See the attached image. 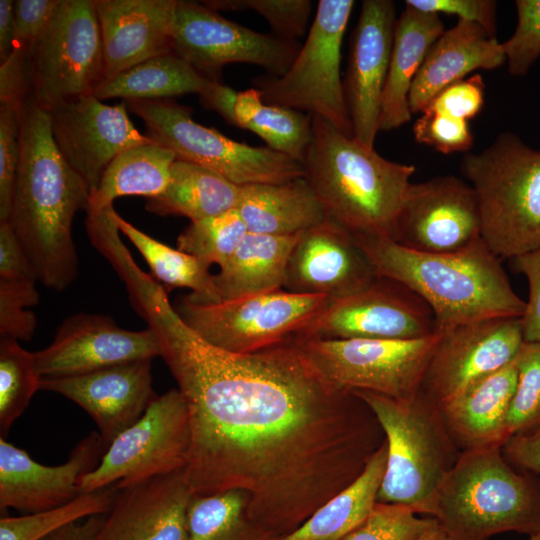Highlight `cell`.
<instances>
[{
    "label": "cell",
    "mask_w": 540,
    "mask_h": 540,
    "mask_svg": "<svg viewBox=\"0 0 540 540\" xmlns=\"http://www.w3.org/2000/svg\"><path fill=\"white\" fill-rule=\"evenodd\" d=\"M202 3L212 10H252L267 20L276 35L296 42L305 35L312 2L309 0H210Z\"/></svg>",
    "instance_id": "43"
},
{
    "label": "cell",
    "mask_w": 540,
    "mask_h": 540,
    "mask_svg": "<svg viewBox=\"0 0 540 540\" xmlns=\"http://www.w3.org/2000/svg\"><path fill=\"white\" fill-rule=\"evenodd\" d=\"M135 311L156 334L189 418L194 496L248 494V517L278 538L355 481L386 439L370 407L328 380L292 337L252 353L219 349L153 286Z\"/></svg>",
    "instance_id": "1"
},
{
    "label": "cell",
    "mask_w": 540,
    "mask_h": 540,
    "mask_svg": "<svg viewBox=\"0 0 540 540\" xmlns=\"http://www.w3.org/2000/svg\"><path fill=\"white\" fill-rule=\"evenodd\" d=\"M413 125L415 140L438 152H466L473 145L468 121L424 109Z\"/></svg>",
    "instance_id": "46"
},
{
    "label": "cell",
    "mask_w": 540,
    "mask_h": 540,
    "mask_svg": "<svg viewBox=\"0 0 540 540\" xmlns=\"http://www.w3.org/2000/svg\"><path fill=\"white\" fill-rule=\"evenodd\" d=\"M41 376L37 371L34 352L24 349L18 340L0 338V433L7 435L10 427L28 407L40 390Z\"/></svg>",
    "instance_id": "39"
},
{
    "label": "cell",
    "mask_w": 540,
    "mask_h": 540,
    "mask_svg": "<svg viewBox=\"0 0 540 540\" xmlns=\"http://www.w3.org/2000/svg\"><path fill=\"white\" fill-rule=\"evenodd\" d=\"M376 415L388 443L380 503L402 504L432 515L436 494L461 451L449 436L440 410L419 393L410 401L365 390L353 391Z\"/></svg>",
    "instance_id": "7"
},
{
    "label": "cell",
    "mask_w": 540,
    "mask_h": 540,
    "mask_svg": "<svg viewBox=\"0 0 540 540\" xmlns=\"http://www.w3.org/2000/svg\"><path fill=\"white\" fill-rule=\"evenodd\" d=\"M517 379L515 358L439 409L449 436L461 452L502 447L509 439L507 417Z\"/></svg>",
    "instance_id": "26"
},
{
    "label": "cell",
    "mask_w": 540,
    "mask_h": 540,
    "mask_svg": "<svg viewBox=\"0 0 540 540\" xmlns=\"http://www.w3.org/2000/svg\"><path fill=\"white\" fill-rule=\"evenodd\" d=\"M175 154L150 142L128 148L118 154L105 169L97 189L90 195L86 213L112 207L122 196L160 195L167 187Z\"/></svg>",
    "instance_id": "33"
},
{
    "label": "cell",
    "mask_w": 540,
    "mask_h": 540,
    "mask_svg": "<svg viewBox=\"0 0 540 540\" xmlns=\"http://www.w3.org/2000/svg\"><path fill=\"white\" fill-rule=\"evenodd\" d=\"M248 230L236 209L204 218L178 236L177 248L210 267H221L235 252Z\"/></svg>",
    "instance_id": "40"
},
{
    "label": "cell",
    "mask_w": 540,
    "mask_h": 540,
    "mask_svg": "<svg viewBox=\"0 0 540 540\" xmlns=\"http://www.w3.org/2000/svg\"><path fill=\"white\" fill-rule=\"evenodd\" d=\"M387 458L388 443L385 439L355 481L322 505L298 529L278 540H342L374 508Z\"/></svg>",
    "instance_id": "32"
},
{
    "label": "cell",
    "mask_w": 540,
    "mask_h": 540,
    "mask_svg": "<svg viewBox=\"0 0 540 540\" xmlns=\"http://www.w3.org/2000/svg\"><path fill=\"white\" fill-rule=\"evenodd\" d=\"M431 308L400 282L378 277L366 288L330 300L294 337L410 340L438 333Z\"/></svg>",
    "instance_id": "15"
},
{
    "label": "cell",
    "mask_w": 540,
    "mask_h": 540,
    "mask_svg": "<svg viewBox=\"0 0 540 540\" xmlns=\"http://www.w3.org/2000/svg\"><path fill=\"white\" fill-rule=\"evenodd\" d=\"M354 238L378 277L402 283L427 303L439 332L524 314L525 301L482 238L449 253L419 252L390 239Z\"/></svg>",
    "instance_id": "3"
},
{
    "label": "cell",
    "mask_w": 540,
    "mask_h": 540,
    "mask_svg": "<svg viewBox=\"0 0 540 540\" xmlns=\"http://www.w3.org/2000/svg\"><path fill=\"white\" fill-rule=\"evenodd\" d=\"M0 279L38 281L33 265L7 220L0 221Z\"/></svg>",
    "instance_id": "53"
},
{
    "label": "cell",
    "mask_w": 540,
    "mask_h": 540,
    "mask_svg": "<svg viewBox=\"0 0 540 540\" xmlns=\"http://www.w3.org/2000/svg\"><path fill=\"white\" fill-rule=\"evenodd\" d=\"M480 238V211L470 184L452 175L410 183L395 242L419 252L449 253Z\"/></svg>",
    "instance_id": "17"
},
{
    "label": "cell",
    "mask_w": 540,
    "mask_h": 540,
    "mask_svg": "<svg viewBox=\"0 0 540 540\" xmlns=\"http://www.w3.org/2000/svg\"><path fill=\"white\" fill-rule=\"evenodd\" d=\"M34 280L0 279V335L16 340L32 338L37 318L27 308L39 302Z\"/></svg>",
    "instance_id": "44"
},
{
    "label": "cell",
    "mask_w": 540,
    "mask_h": 540,
    "mask_svg": "<svg viewBox=\"0 0 540 540\" xmlns=\"http://www.w3.org/2000/svg\"><path fill=\"white\" fill-rule=\"evenodd\" d=\"M248 502V494L241 490L193 496L188 540H278L248 517Z\"/></svg>",
    "instance_id": "37"
},
{
    "label": "cell",
    "mask_w": 540,
    "mask_h": 540,
    "mask_svg": "<svg viewBox=\"0 0 540 540\" xmlns=\"http://www.w3.org/2000/svg\"><path fill=\"white\" fill-rule=\"evenodd\" d=\"M443 32L438 14L405 6L395 25L381 99L379 131H390L410 121L409 93L413 81L428 51Z\"/></svg>",
    "instance_id": "28"
},
{
    "label": "cell",
    "mask_w": 540,
    "mask_h": 540,
    "mask_svg": "<svg viewBox=\"0 0 540 540\" xmlns=\"http://www.w3.org/2000/svg\"><path fill=\"white\" fill-rule=\"evenodd\" d=\"M525 540H540V532L529 535L528 538Z\"/></svg>",
    "instance_id": "59"
},
{
    "label": "cell",
    "mask_w": 540,
    "mask_h": 540,
    "mask_svg": "<svg viewBox=\"0 0 540 540\" xmlns=\"http://www.w3.org/2000/svg\"><path fill=\"white\" fill-rule=\"evenodd\" d=\"M439 336L440 332L410 340L294 338L315 367L339 387L410 401L420 391Z\"/></svg>",
    "instance_id": "12"
},
{
    "label": "cell",
    "mask_w": 540,
    "mask_h": 540,
    "mask_svg": "<svg viewBox=\"0 0 540 540\" xmlns=\"http://www.w3.org/2000/svg\"><path fill=\"white\" fill-rule=\"evenodd\" d=\"M408 506L376 502L369 516L342 540H414L437 524Z\"/></svg>",
    "instance_id": "42"
},
{
    "label": "cell",
    "mask_w": 540,
    "mask_h": 540,
    "mask_svg": "<svg viewBox=\"0 0 540 540\" xmlns=\"http://www.w3.org/2000/svg\"><path fill=\"white\" fill-rule=\"evenodd\" d=\"M20 159L8 222L38 281L57 292L78 276L72 223L90 192L59 152L49 113L30 95L19 107Z\"/></svg>",
    "instance_id": "2"
},
{
    "label": "cell",
    "mask_w": 540,
    "mask_h": 540,
    "mask_svg": "<svg viewBox=\"0 0 540 540\" xmlns=\"http://www.w3.org/2000/svg\"><path fill=\"white\" fill-rule=\"evenodd\" d=\"M484 92V81L480 75L475 74L446 87L424 109L469 122L480 113L484 104Z\"/></svg>",
    "instance_id": "48"
},
{
    "label": "cell",
    "mask_w": 540,
    "mask_h": 540,
    "mask_svg": "<svg viewBox=\"0 0 540 540\" xmlns=\"http://www.w3.org/2000/svg\"><path fill=\"white\" fill-rule=\"evenodd\" d=\"M116 492L115 485H111L82 493L74 500L52 509L22 516L2 514L0 540H41L81 519L107 514L113 505Z\"/></svg>",
    "instance_id": "38"
},
{
    "label": "cell",
    "mask_w": 540,
    "mask_h": 540,
    "mask_svg": "<svg viewBox=\"0 0 540 540\" xmlns=\"http://www.w3.org/2000/svg\"><path fill=\"white\" fill-rule=\"evenodd\" d=\"M106 448L98 432H91L56 466L34 461L23 449L0 438V510L28 513L64 505L81 493L80 479L100 462Z\"/></svg>",
    "instance_id": "22"
},
{
    "label": "cell",
    "mask_w": 540,
    "mask_h": 540,
    "mask_svg": "<svg viewBox=\"0 0 540 540\" xmlns=\"http://www.w3.org/2000/svg\"><path fill=\"white\" fill-rule=\"evenodd\" d=\"M30 95L27 49L16 46L0 65V102L20 107Z\"/></svg>",
    "instance_id": "52"
},
{
    "label": "cell",
    "mask_w": 540,
    "mask_h": 540,
    "mask_svg": "<svg viewBox=\"0 0 540 540\" xmlns=\"http://www.w3.org/2000/svg\"><path fill=\"white\" fill-rule=\"evenodd\" d=\"M517 25L502 43L508 71L522 76L540 56V0H517Z\"/></svg>",
    "instance_id": "45"
},
{
    "label": "cell",
    "mask_w": 540,
    "mask_h": 540,
    "mask_svg": "<svg viewBox=\"0 0 540 540\" xmlns=\"http://www.w3.org/2000/svg\"><path fill=\"white\" fill-rule=\"evenodd\" d=\"M242 186L203 166L175 160L166 189L149 198L148 212L166 216H184L191 222L216 216L237 208Z\"/></svg>",
    "instance_id": "31"
},
{
    "label": "cell",
    "mask_w": 540,
    "mask_h": 540,
    "mask_svg": "<svg viewBox=\"0 0 540 540\" xmlns=\"http://www.w3.org/2000/svg\"><path fill=\"white\" fill-rule=\"evenodd\" d=\"M248 232L293 236L323 222V208L305 177L242 186L236 208Z\"/></svg>",
    "instance_id": "29"
},
{
    "label": "cell",
    "mask_w": 540,
    "mask_h": 540,
    "mask_svg": "<svg viewBox=\"0 0 540 540\" xmlns=\"http://www.w3.org/2000/svg\"><path fill=\"white\" fill-rule=\"evenodd\" d=\"M319 295H299L284 289L215 303L186 296L173 307L203 340L227 352L259 351L294 337L329 303Z\"/></svg>",
    "instance_id": "11"
},
{
    "label": "cell",
    "mask_w": 540,
    "mask_h": 540,
    "mask_svg": "<svg viewBox=\"0 0 540 540\" xmlns=\"http://www.w3.org/2000/svg\"><path fill=\"white\" fill-rule=\"evenodd\" d=\"M210 80L174 52L155 56L105 80L94 95L99 100L162 99L187 93L201 95Z\"/></svg>",
    "instance_id": "34"
},
{
    "label": "cell",
    "mask_w": 540,
    "mask_h": 540,
    "mask_svg": "<svg viewBox=\"0 0 540 540\" xmlns=\"http://www.w3.org/2000/svg\"><path fill=\"white\" fill-rule=\"evenodd\" d=\"M353 6L352 0L319 1L306 41L290 68L280 77L256 81L265 103L307 111L353 136L340 74L342 41Z\"/></svg>",
    "instance_id": "9"
},
{
    "label": "cell",
    "mask_w": 540,
    "mask_h": 540,
    "mask_svg": "<svg viewBox=\"0 0 540 540\" xmlns=\"http://www.w3.org/2000/svg\"><path fill=\"white\" fill-rule=\"evenodd\" d=\"M523 344L521 317L482 320L442 331L419 394L440 409L513 362Z\"/></svg>",
    "instance_id": "16"
},
{
    "label": "cell",
    "mask_w": 540,
    "mask_h": 540,
    "mask_svg": "<svg viewBox=\"0 0 540 540\" xmlns=\"http://www.w3.org/2000/svg\"><path fill=\"white\" fill-rule=\"evenodd\" d=\"M104 515L91 516L82 522H75L41 540H92L101 527Z\"/></svg>",
    "instance_id": "57"
},
{
    "label": "cell",
    "mask_w": 540,
    "mask_h": 540,
    "mask_svg": "<svg viewBox=\"0 0 540 540\" xmlns=\"http://www.w3.org/2000/svg\"><path fill=\"white\" fill-rule=\"evenodd\" d=\"M461 171L475 191L481 237L498 257L540 247V151L501 133L480 153H467Z\"/></svg>",
    "instance_id": "6"
},
{
    "label": "cell",
    "mask_w": 540,
    "mask_h": 540,
    "mask_svg": "<svg viewBox=\"0 0 540 540\" xmlns=\"http://www.w3.org/2000/svg\"><path fill=\"white\" fill-rule=\"evenodd\" d=\"M230 124L257 134L267 147L302 163L312 138V118L301 111L269 105L260 91L237 92Z\"/></svg>",
    "instance_id": "36"
},
{
    "label": "cell",
    "mask_w": 540,
    "mask_h": 540,
    "mask_svg": "<svg viewBox=\"0 0 540 540\" xmlns=\"http://www.w3.org/2000/svg\"><path fill=\"white\" fill-rule=\"evenodd\" d=\"M61 0H16L14 18L16 46L27 50L52 20ZM15 46V47H16Z\"/></svg>",
    "instance_id": "51"
},
{
    "label": "cell",
    "mask_w": 540,
    "mask_h": 540,
    "mask_svg": "<svg viewBox=\"0 0 540 540\" xmlns=\"http://www.w3.org/2000/svg\"><path fill=\"white\" fill-rule=\"evenodd\" d=\"M19 107L0 106V221L8 220L20 159Z\"/></svg>",
    "instance_id": "47"
},
{
    "label": "cell",
    "mask_w": 540,
    "mask_h": 540,
    "mask_svg": "<svg viewBox=\"0 0 540 540\" xmlns=\"http://www.w3.org/2000/svg\"><path fill=\"white\" fill-rule=\"evenodd\" d=\"M16 30L14 1L0 0V60L4 61L15 49Z\"/></svg>",
    "instance_id": "56"
},
{
    "label": "cell",
    "mask_w": 540,
    "mask_h": 540,
    "mask_svg": "<svg viewBox=\"0 0 540 540\" xmlns=\"http://www.w3.org/2000/svg\"><path fill=\"white\" fill-rule=\"evenodd\" d=\"M512 260L516 271L525 276L529 288L521 317L524 342L540 344V247Z\"/></svg>",
    "instance_id": "50"
},
{
    "label": "cell",
    "mask_w": 540,
    "mask_h": 540,
    "mask_svg": "<svg viewBox=\"0 0 540 540\" xmlns=\"http://www.w3.org/2000/svg\"><path fill=\"white\" fill-rule=\"evenodd\" d=\"M414 540H449V538L440 524L437 522V524L429 528Z\"/></svg>",
    "instance_id": "58"
},
{
    "label": "cell",
    "mask_w": 540,
    "mask_h": 540,
    "mask_svg": "<svg viewBox=\"0 0 540 540\" xmlns=\"http://www.w3.org/2000/svg\"><path fill=\"white\" fill-rule=\"evenodd\" d=\"M396 22L392 1L365 0L352 35L344 95L353 137L369 148H374L379 132L381 99Z\"/></svg>",
    "instance_id": "20"
},
{
    "label": "cell",
    "mask_w": 540,
    "mask_h": 540,
    "mask_svg": "<svg viewBox=\"0 0 540 540\" xmlns=\"http://www.w3.org/2000/svg\"><path fill=\"white\" fill-rule=\"evenodd\" d=\"M299 50L297 42L241 26L202 2L177 0L172 51L210 80L220 82L222 68L230 63L258 65L280 77Z\"/></svg>",
    "instance_id": "14"
},
{
    "label": "cell",
    "mask_w": 540,
    "mask_h": 540,
    "mask_svg": "<svg viewBox=\"0 0 540 540\" xmlns=\"http://www.w3.org/2000/svg\"><path fill=\"white\" fill-rule=\"evenodd\" d=\"M177 0H95L104 81L172 51Z\"/></svg>",
    "instance_id": "25"
},
{
    "label": "cell",
    "mask_w": 540,
    "mask_h": 540,
    "mask_svg": "<svg viewBox=\"0 0 540 540\" xmlns=\"http://www.w3.org/2000/svg\"><path fill=\"white\" fill-rule=\"evenodd\" d=\"M27 59L31 96L45 110L94 94L104 81L95 0H61Z\"/></svg>",
    "instance_id": "10"
},
{
    "label": "cell",
    "mask_w": 540,
    "mask_h": 540,
    "mask_svg": "<svg viewBox=\"0 0 540 540\" xmlns=\"http://www.w3.org/2000/svg\"><path fill=\"white\" fill-rule=\"evenodd\" d=\"M304 177L326 218L354 237L394 240L415 167L390 161L325 119L311 115Z\"/></svg>",
    "instance_id": "4"
},
{
    "label": "cell",
    "mask_w": 540,
    "mask_h": 540,
    "mask_svg": "<svg viewBox=\"0 0 540 540\" xmlns=\"http://www.w3.org/2000/svg\"><path fill=\"white\" fill-rule=\"evenodd\" d=\"M434 517L449 540L540 532V477L513 466L502 447L462 452L440 486Z\"/></svg>",
    "instance_id": "5"
},
{
    "label": "cell",
    "mask_w": 540,
    "mask_h": 540,
    "mask_svg": "<svg viewBox=\"0 0 540 540\" xmlns=\"http://www.w3.org/2000/svg\"><path fill=\"white\" fill-rule=\"evenodd\" d=\"M236 95L237 91L232 88L220 82L212 81L209 87L199 96L206 108L216 111L229 123Z\"/></svg>",
    "instance_id": "55"
},
{
    "label": "cell",
    "mask_w": 540,
    "mask_h": 540,
    "mask_svg": "<svg viewBox=\"0 0 540 540\" xmlns=\"http://www.w3.org/2000/svg\"><path fill=\"white\" fill-rule=\"evenodd\" d=\"M376 278L354 236L326 218L299 235L288 259L283 289L335 300L361 291Z\"/></svg>",
    "instance_id": "21"
},
{
    "label": "cell",
    "mask_w": 540,
    "mask_h": 540,
    "mask_svg": "<svg viewBox=\"0 0 540 540\" xmlns=\"http://www.w3.org/2000/svg\"><path fill=\"white\" fill-rule=\"evenodd\" d=\"M405 6L426 12L456 15L480 26L496 38V2L492 0H407Z\"/></svg>",
    "instance_id": "49"
},
{
    "label": "cell",
    "mask_w": 540,
    "mask_h": 540,
    "mask_svg": "<svg viewBox=\"0 0 540 540\" xmlns=\"http://www.w3.org/2000/svg\"><path fill=\"white\" fill-rule=\"evenodd\" d=\"M146 136L177 160L208 168L239 185L279 184L304 177L303 164L268 147L234 141L192 119L191 109L163 99L127 100Z\"/></svg>",
    "instance_id": "8"
},
{
    "label": "cell",
    "mask_w": 540,
    "mask_h": 540,
    "mask_svg": "<svg viewBox=\"0 0 540 540\" xmlns=\"http://www.w3.org/2000/svg\"><path fill=\"white\" fill-rule=\"evenodd\" d=\"M110 214L120 233L135 246L148 264L151 276L168 293L174 288H187L186 297L198 303L221 301L214 282V275L198 258L178 248H172L122 218L113 207Z\"/></svg>",
    "instance_id": "35"
},
{
    "label": "cell",
    "mask_w": 540,
    "mask_h": 540,
    "mask_svg": "<svg viewBox=\"0 0 540 540\" xmlns=\"http://www.w3.org/2000/svg\"><path fill=\"white\" fill-rule=\"evenodd\" d=\"M502 453L513 466L540 477V433L511 436Z\"/></svg>",
    "instance_id": "54"
},
{
    "label": "cell",
    "mask_w": 540,
    "mask_h": 540,
    "mask_svg": "<svg viewBox=\"0 0 540 540\" xmlns=\"http://www.w3.org/2000/svg\"><path fill=\"white\" fill-rule=\"evenodd\" d=\"M115 487L113 505L92 540H188L194 495L184 469Z\"/></svg>",
    "instance_id": "24"
},
{
    "label": "cell",
    "mask_w": 540,
    "mask_h": 540,
    "mask_svg": "<svg viewBox=\"0 0 540 540\" xmlns=\"http://www.w3.org/2000/svg\"><path fill=\"white\" fill-rule=\"evenodd\" d=\"M506 62L502 43L475 23L458 20L428 51L409 93L411 113H421L442 90L478 70Z\"/></svg>",
    "instance_id": "27"
},
{
    "label": "cell",
    "mask_w": 540,
    "mask_h": 540,
    "mask_svg": "<svg viewBox=\"0 0 540 540\" xmlns=\"http://www.w3.org/2000/svg\"><path fill=\"white\" fill-rule=\"evenodd\" d=\"M300 234L248 232L214 275L221 301L283 289L288 259Z\"/></svg>",
    "instance_id": "30"
},
{
    "label": "cell",
    "mask_w": 540,
    "mask_h": 540,
    "mask_svg": "<svg viewBox=\"0 0 540 540\" xmlns=\"http://www.w3.org/2000/svg\"><path fill=\"white\" fill-rule=\"evenodd\" d=\"M151 362L137 360L81 375L42 377L39 389L60 394L84 409L107 449L158 396L152 387Z\"/></svg>",
    "instance_id": "23"
},
{
    "label": "cell",
    "mask_w": 540,
    "mask_h": 540,
    "mask_svg": "<svg viewBox=\"0 0 540 540\" xmlns=\"http://www.w3.org/2000/svg\"><path fill=\"white\" fill-rule=\"evenodd\" d=\"M189 446L187 405L177 388L170 389L109 444L99 464L81 477V493L184 469Z\"/></svg>",
    "instance_id": "13"
},
{
    "label": "cell",
    "mask_w": 540,
    "mask_h": 540,
    "mask_svg": "<svg viewBox=\"0 0 540 540\" xmlns=\"http://www.w3.org/2000/svg\"><path fill=\"white\" fill-rule=\"evenodd\" d=\"M516 363L518 379L507 417L509 438L540 433V344L524 342Z\"/></svg>",
    "instance_id": "41"
},
{
    "label": "cell",
    "mask_w": 540,
    "mask_h": 540,
    "mask_svg": "<svg viewBox=\"0 0 540 540\" xmlns=\"http://www.w3.org/2000/svg\"><path fill=\"white\" fill-rule=\"evenodd\" d=\"M48 113L59 152L85 182L90 195L118 154L153 142L129 119L126 101L107 105L90 94L60 103Z\"/></svg>",
    "instance_id": "18"
},
{
    "label": "cell",
    "mask_w": 540,
    "mask_h": 540,
    "mask_svg": "<svg viewBox=\"0 0 540 540\" xmlns=\"http://www.w3.org/2000/svg\"><path fill=\"white\" fill-rule=\"evenodd\" d=\"M41 378L81 375L110 366L160 357L151 328H121L110 316L80 312L65 318L52 342L34 352Z\"/></svg>",
    "instance_id": "19"
}]
</instances>
